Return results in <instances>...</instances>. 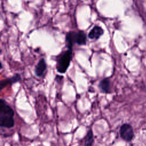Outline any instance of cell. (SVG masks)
<instances>
[{
	"label": "cell",
	"mask_w": 146,
	"mask_h": 146,
	"mask_svg": "<svg viewBox=\"0 0 146 146\" xmlns=\"http://www.w3.org/2000/svg\"><path fill=\"white\" fill-rule=\"evenodd\" d=\"M46 67L47 65L45 60L43 58L40 59L35 68V75L38 77H41L46 70Z\"/></svg>",
	"instance_id": "obj_6"
},
{
	"label": "cell",
	"mask_w": 146,
	"mask_h": 146,
	"mask_svg": "<svg viewBox=\"0 0 146 146\" xmlns=\"http://www.w3.org/2000/svg\"><path fill=\"white\" fill-rule=\"evenodd\" d=\"M119 133L121 138L127 141H130L133 137L134 133L132 126L127 123L121 125L119 130Z\"/></svg>",
	"instance_id": "obj_4"
},
{
	"label": "cell",
	"mask_w": 146,
	"mask_h": 146,
	"mask_svg": "<svg viewBox=\"0 0 146 146\" xmlns=\"http://www.w3.org/2000/svg\"><path fill=\"white\" fill-rule=\"evenodd\" d=\"M87 38L86 34L83 31L70 32L66 36V42L68 48H72L74 43H76L79 45L86 44Z\"/></svg>",
	"instance_id": "obj_3"
},
{
	"label": "cell",
	"mask_w": 146,
	"mask_h": 146,
	"mask_svg": "<svg viewBox=\"0 0 146 146\" xmlns=\"http://www.w3.org/2000/svg\"><path fill=\"white\" fill-rule=\"evenodd\" d=\"M21 80V76L20 74H16L10 78H9L7 79L1 80V84H1V89L2 90L6 86H7L9 84L11 85L14 83H15L20 81Z\"/></svg>",
	"instance_id": "obj_5"
},
{
	"label": "cell",
	"mask_w": 146,
	"mask_h": 146,
	"mask_svg": "<svg viewBox=\"0 0 146 146\" xmlns=\"http://www.w3.org/2000/svg\"><path fill=\"white\" fill-rule=\"evenodd\" d=\"M94 141V133L92 129L88 131L84 139V146H92Z\"/></svg>",
	"instance_id": "obj_9"
},
{
	"label": "cell",
	"mask_w": 146,
	"mask_h": 146,
	"mask_svg": "<svg viewBox=\"0 0 146 146\" xmlns=\"http://www.w3.org/2000/svg\"><path fill=\"white\" fill-rule=\"evenodd\" d=\"M14 112L5 100H0V126L2 128H11L14 125Z\"/></svg>",
	"instance_id": "obj_1"
},
{
	"label": "cell",
	"mask_w": 146,
	"mask_h": 146,
	"mask_svg": "<svg viewBox=\"0 0 146 146\" xmlns=\"http://www.w3.org/2000/svg\"><path fill=\"white\" fill-rule=\"evenodd\" d=\"M72 50L71 48L64 51L60 55L56 63V69L58 72L64 74L67 70L72 59Z\"/></svg>",
	"instance_id": "obj_2"
},
{
	"label": "cell",
	"mask_w": 146,
	"mask_h": 146,
	"mask_svg": "<svg viewBox=\"0 0 146 146\" xmlns=\"http://www.w3.org/2000/svg\"><path fill=\"white\" fill-rule=\"evenodd\" d=\"M99 88L103 93H109L110 90V80L107 78L102 79L99 83Z\"/></svg>",
	"instance_id": "obj_8"
},
{
	"label": "cell",
	"mask_w": 146,
	"mask_h": 146,
	"mask_svg": "<svg viewBox=\"0 0 146 146\" xmlns=\"http://www.w3.org/2000/svg\"><path fill=\"white\" fill-rule=\"evenodd\" d=\"M103 34V29L98 26H94L88 34V37L92 39H97Z\"/></svg>",
	"instance_id": "obj_7"
}]
</instances>
